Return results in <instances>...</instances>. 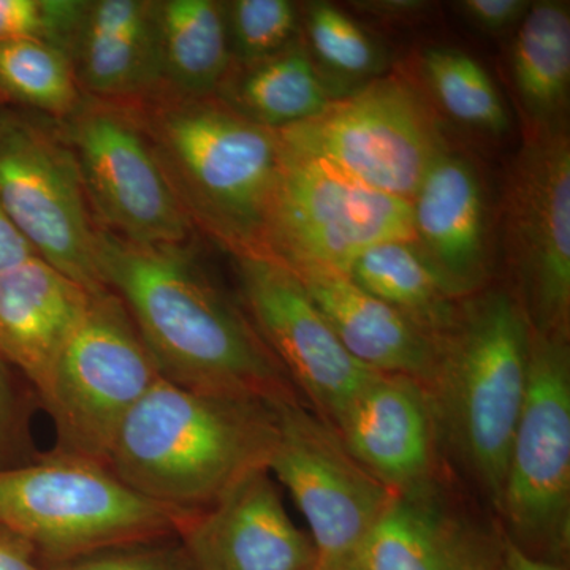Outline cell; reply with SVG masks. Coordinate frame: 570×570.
Returning a JSON list of instances; mask_svg holds the SVG:
<instances>
[{"label": "cell", "mask_w": 570, "mask_h": 570, "mask_svg": "<svg viewBox=\"0 0 570 570\" xmlns=\"http://www.w3.org/2000/svg\"><path fill=\"white\" fill-rule=\"evenodd\" d=\"M245 313L299 397L330 425L376 374L356 362L307 295L272 255H235Z\"/></svg>", "instance_id": "cell-14"}, {"label": "cell", "mask_w": 570, "mask_h": 570, "mask_svg": "<svg viewBox=\"0 0 570 570\" xmlns=\"http://www.w3.org/2000/svg\"><path fill=\"white\" fill-rule=\"evenodd\" d=\"M82 0H0V41H47L70 56Z\"/></svg>", "instance_id": "cell-30"}, {"label": "cell", "mask_w": 570, "mask_h": 570, "mask_svg": "<svg viewBox=\"0 0 570 570\" xmlns=\"http://www.w3.org/2000/svg\"><path fill=\"white\" fill-rule=\"evenodd\" d=\"M360 6L363 7V10L376 11L382 17H387V14L403 17V14H412L414 11L425 9V3L415 2V0H395V2L387 0V2L360 3Z\"/></svg>", "instance_id": "cell-37"}, {"label": "cell", "mask_w": 570, "mask_h": 570, "mask_svg": "<svg viewBox=\"0 0 570 570\" xmlns=\"http://www.w3.org/2000/svg\"><path fill=\"white\" fill-rule=\"evenodd\" d=\"M159 379L122 299L110 288L92 294L80 325L36 393L55 425L51 452L107 466L124 420Z\"/></svg>", "instance_id": "cell-6"}, {"label": "cell", "mask_w": 570, "mask_h": 570, "mask_svg": "<svg viewBox=\"0 0 570 570\" xmlns=\"http://www.w3.org/2000/svg\"><path fill=\"white\" fill-rule=\"evenodd\" d=\"M39 257L28 239L20 234L0 205V275L24 264L29 258Z\"/></svg>", "instance_id": "cell-34"}, {"label": "cell", "mask_w": 570, "mask_h": 570, "mask_svg": "<svg viewBox=\"0 0 570 570\" xmlns=\"http://www.w3.org/2000/svg\"><path fill=\"white\" fill-rule=\"evenodd\" d=\"M97 264L122 299L164 381L194 392L299 396L245 309L186 245H135L99 227Z\"/></svg>", "instance_id": "cell-1"}, {"label": "cell", "mask_w": 570, "mask_h": 570, "mask_svg": "<svg viewBox=\"0 0 570 570\" xmlns=\"http://www.w3.org/2000/svg\"><path fill=\"white\" fill-rule=\"evenodd\" d=\"M272 406L276 436L266 469L305 517L318 564L354 561L395 491L367 472L302 397L273 400Z\"/></svg>", "instance_id": "cell-12"}, {"label": "cell", "mask_w": 570, "mask_h": 570, "mask_svg": "<svg viewBox=\"0 0 570 570\" xmlns=\"http://www.w3.org/2000/svg\"><path fill=\"white\" fill-rule=\"evenodd\" d=\"M194 570H316L309 532L284 508L268 469L239 479L209 508L194 513L178 534Z\"/></svg>", "instance_id": "cell-15"}, {"label": "cell", "mask_w": 570, "mask_h": 570, "mask_svg": "<svg viewBox=\"0 0 570 570\" xmlns=\"http://www.w3.org/2000/svg\"><path fill=\"white\" fill-rule=\"evenodd\" d=\"M97 227L135 245H186L194 225L135 105L85 97L59 122Z\"/></svg>", "instance_id": "cell-10"}, {"label": "cell", "mask_w": 570, "mask_h": 570, "mask_svg": "<svg viewBox=\"0 0 570 570\" xmlns=\"http://www.w3.org/2000/svg\"><path fill=\"white\" fill-rule=\"evenodd\" d=\"M176 197L194 228L232 255L266 250L283 145L212 97L167 96L135 105Z\"/></svg>", "instance_id": "cell-4"}, {"label": "cell", "mask_w": 570, "mask_h": 570, "mask_svg": "<svg viewBox=\"0 0 570 570\" xmlns=\"http://www.w3.org/2000/svg\"><path fill=\"white\" fill-rule=\"evenodd\" d=\"M504 534L479 523L441 480L395 491L362 547L358 570H499Z\"/></svg>", "instance_id": "cell-16"}, {"label": "cell", "mask_w": 570, "mask_h": 570, "mask_svg": "<svg viewBox=\"0 0 570 570\" xmlns=\"http://www.w3.org/2000/svg\"><path fill=\"white\" fill-rule=\"evenodd\" d=\"M415 246L452 298L485 291L489 209L474 164L445 149L412 198Z\"/></svg>", "instance_id": "cell-18"}, {"label": "cell", "mask_w": 570, "mask_h": 570, "mask_svg": "<svg viewBox=\"0 0 570 570\" xmlns=\"http://www.w3.org/2000/svg\"><path fill=\"white\" fill-rule=\"evenodd\" d=\"M531 341L515 295L497 288L468 296L436 337V362L425 385L439 448L497 513L530 381Z\"/></svg>", "instance_id": "cell-3"}, {"label": "cell", "mask_w": 570, "mask_h": 570, "mask_svg": "<svg viewBox=\"0 0 570 570\" xmlns=\"http://www.w3.org/2000/svg\"><path fill=\"white\" fill-rule=\"evenodd\" d=\"M352 456L389 490L438 478V431L425 385L376 373L333 425Z\"/></svg>", "instance_id": "cell-17"}, {"label": "cell", "mask_w": 570, "mask_h": 570, "mask_svg": "<svg viewBox=\"0 0 570 570\" xmlns=\"http://www.w3.org/2000/svg\"><path fill=\"white\" fill-rule=\"evenodd\" d=\"M423 73L439 105L456 121L483 132L502 134L509 116L489 73L466 52L431 48Z\"/></svg>", "instance_id": "cell-27"}, {"label": "cell", "mask_w": 570, "mask_h": 570, "mask_svg": "<svg viewBox=\"0 0 570 570\" xmlns=\"http://www.w3.org/2000/svg\"><path fill=\"white\" fill-rule=\"evenodd\" d=\"M232 66H249L298 41V7L288 0L224 2Z\"/></svg>", "instance_id": "cell-28"}, {"label": "cell", "mask_w": 570, "mask_h": 570, "mask_svg": "<svg viewBox=\"0 0 570 570\" xmlns=\"http://www.w3.org/2000/svg\"><path fill=\"white\" fill-rule=\"evenodd\" d=\"M0 570H48L28 542L0 528Z\"/></svg>", "instance_id": "cell-35"}, {"label": "cell", "mask_w": 570, "mask_h": 570, "mask_svg": "<svg viewBox=\"0 0 570 570\" xmlns=\"http://www.w3.org/2000/svg\"><path fill=\"white\" fill-rule=\"evenodd\" d=\"M534 130L509 176L505 249L532 332L569 337V134L564 126Z\"/></svg>", "instance_id": "cell-13"}, {"label": "cell", "mask_w": 570, "mask_h": 570, "mask_svg": "<svg viewBox=\"0 0 570 570\" xmlns=\"http://www.w3.org/2000/svg\"><path fill=\"white\" fill-rule=\"evenodd\" d=\"M194 513L140 497L91 461L48 452L0 468V528L28 542L48 568L176 539Z\"/></svg>", "instance_id": "cell-5"}, {"label": "cell", "mask_w": 570, "mask_h": 570, "mask_svg": "<svg viewBox=\"0 0 570 570\" xmlns=\"http://www.w3.org/2000/svg\"><path fill=\"white\" fill-rule=\"evenodd\" d=\"M276 132L288 151L409 202L449 148L433 111L400 78L333 99L321 115Z\"/></svg>", "instance_id": "cell-8"}, {"label": "cell", "mask_w": 570, "mask_h": 570, "mask_svg": "<svg viewBox=\"0 0 570 570\" xmlns=\"http://www.w3.org/2000/svg\"><path fill=\"white\" fill-rule=\"evenodd\" d=\"M346 275L367 294L387 303L436 337L452 325L460 299L439 283L419 247L412 242H390L356 255Z\"/></svg>", "instance_id": "cell-25"}, {"label": "cell", "mask_w": 570, "mask_h": 570, "mask_svg": "<svg viewBox=\"0 0 570 570\" xmlns=\"http://www.w3.org/2000/svg\"><path fill=\"white\" fill-rule=\"evenodd\" d=\"M390 242H415L411 202L283 146L266 232L268 255L288 266L346 273L356 255Z\"/></svg>", "instance_id": "cell-11"}, {"label": "cell", "mask_w": 570, "mask_h": 570, "mask_svg": "<svg viewBox=\"0 0 570 570\" xmlns=\"http://www.w3.org/2000/svg\"><path fill=\"white\" fill-rule=\"evenodd\" d=\"M498 515L502 534L513 546L538 560L568 568L569 337L532 332L530 381L510 445Z\"/></svg>", "instance_id": "cell-7"}, {"label": "cell", "mask_w": 570, "mask_h": 570, "mask_svg": "<svg viewBox=\"0 0 570 570\" xmlns=\"http://www.w3.org/2000/svg\"><path fill=\"white\" fill-rule=\"evenodd\" d=\"M499 570H568V568L538 560V558L524 553L523 550H520L519 547L513 546L510 540L504 538V554H502Z\"/></svg>", "instance_id": "cell-36"}, {"label": "cell", "mask_w": 570, "mask_h": 570, "mask_svg": "<svg viewBox=\"0 0 570 570\" xmlns=\"http://www.w3.org/2000/svg\"><path fill=\"white\" fill-rule=\"evenodd\" d=\"M163 94L216 96L232 69L224 2L154 0Z\"/></svg>", "instance_id": "cell-22"}, {"label": "cell", "mask_w": 570, "mask_h": 570, "mask_svg": "<svg viewBox=\"0 0 570 570\" xmlns=\"http://www.w3.org/2000/svg\"><path fill=\"white\" fill-rule=\"evenodd\" d=\"M0 99L56 122L80 108L85 94L70 56L47 41H0Z\"/></svg>", "instance_id": "cell-26"}, {"label": "cell", "mask_w": 570, "mask_h": 570, "mask_svg": "<svg viewBox=\"0 0 570 570\" xmlns=\"http://www.w3.org/2000/svg\"><path fill=\"white\" fill-rule=\"evenodd\" d=\"M532 2L528 0H463L460 10L472 24L487 33H502L527 17Z\"/></svg>", "instance_id": "cell-33"}, {"label": "cell", "mask_w": 570, "mask_h": 570, "mask_svg": "<svg viewBox=\"0 0 570 570\" xmlns=\"http://www.w3.org/2000/svg\"><path fill=\"white\" fill-rule=\"evenodd\" d=\"M316 570H358L354 561L340 562V564H318Z\"/></svg>", "instance_id": "cell-38"}, {"label": "cell", "mask_w": 570, "mask_h": 570, "mask_svg": "<svg viewBox=\"0 0 570 570\" xmlns=\"http://www.w3.org/2000/svg\"><path fill=\"white\" fill-rule=\"evenodd\" d=\"M91 296L40 257L0 275V358L20 371L33 393L50 377Z\"/></svg>", "instance_id": "cell-20"}, {"label": "cell", "mask_w": 570, "mask_h": 570, "mask_svg": "<svg viewBox=\"0 0 570 570\" xmlns=\"http://www.w3.org/2000/svg\"><path fill=\"white\" fill-rule=\"evenodd\" d=\"M288 268L356 362L376 373L401 374L423 385L430 382L436 341L425 330L367 294L346 273L314 265Z\"/></svg>", "instance_id": "cell-21"}, {"label": "cell", "mask_w": 570, "mask_h": 570, "mask_svg": "<svg viewBox=\"0 0 570 570\" xmlns=\"http://www.w3.org/2000/svg\"><path fill=\"white\" fill-rule=\"evenodd\" d=\"M512 73L534 129L564 126L570 89L569 2L531 3L513 41Z\"/></svg>", "instance_id": "cell-24"}, {"label": "cell", "mask_w": 570, "mask_h": 570, "mask_svg": "<svg viewBox=\"0 0 570 570\" xmlns=\"http://www.w3.org/2000/svg\"><path fill=\"white\" fill-rule=\"evenodd\" d=\"M70 59L85 97L138 105L163 94L154 0H88Z\"/></svg>", "instance_id": "cell-19"}, {"label": "cell", "mask_w": 570, "mask_h": 570, "mask_svg": "<svg viewBox=\"0 0 570 570\" xmlns=\"http://www.w3.org/2000/svg\"><path fill=\"white\" fill-rule=\"evenodd\" d=\"M217 99L266 129L283 130L321 115L333 97L299 41L249 66H232Z\"/></svg>", "instance_id": "cell-23"}, {"label": "cell", "mask_w": 570, "mask_h": 570, "mask_svg": "<svg viewBox=\"0 0 570 570\" xmlns=\"http://www.w3.org/2000/svg\"><path fill=\"white\" fill-rule=\"evenodd\" d=\"M171 540L104 550L48 570H194L181 543Z\"/></svg>", "instance_id": "cell-32"}, {"label": "cell", "mask_w": 570, "mask_h": 570, "mask_svg": "<svg viewBox=\"0 0 570 570\" xmlns=\"http://www.w3.org/2000/svg\"><path fill=\"white\" fill-rule=\"evenodd\" d=\"M32 389L21 387L0 358V468L28 463L40 455L32 438Z\"/></svg>", "instance_id": "cell-31"}, {"label": "cell", "mask_w": 570, "mask_h": 570, "mask_svg": "<svg viewBox=\"0 0 570 570\" xmlns=\"http://www.w3.org/2000/svg\"><path fill=\"white\" fill-rule=\"evenodd\" d=\"M303 24L311 51L326 69L344 77H366L381 67L377 45L354 20L330 3H309Z\"/></svg>", "instance_id": "cell-29"}, {"label": "cell", "mask_w": 570, "mask_h": 570, "mask_svg": "<svg viewBox=\"0 0 570 570\" xmlns=\"http://www.w3.org/2000/svg\"><path fill=\"white\" fill-rule=\"evenodd\" d=\"M275 436L272 401L194 392L160 377L124 420L107 468L149 501L200 512L266 468Z\"/></svg>", "instance_id": "cell-2"}, {"label": "cell", "mask_w": 570, "mask_h": 570, "mask_svg": "<svg viewBox=\"0 0 570 570\" xmlns=\"http://www.w3.org/2000/svg\"><path fill=\"white\" fill-rule=\"evenodd\" d=\"M0 205L41 261L104 291L97 227L61 126L0 105Z\"/></svg>", "instance_id": "cell-9"}]
</instances>
